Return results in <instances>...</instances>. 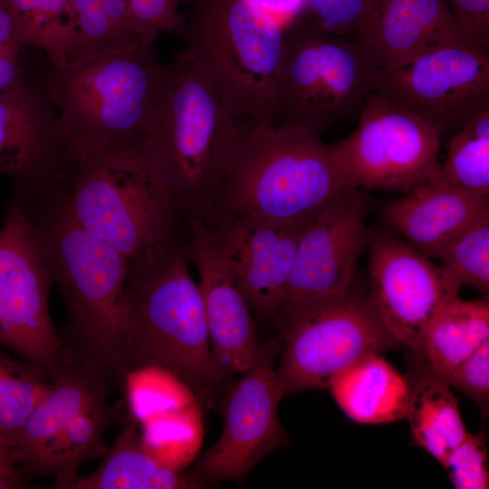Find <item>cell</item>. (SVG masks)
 I'll return each mask as SVG.
<instances>
[{
	"mask_svg": "<svg viewBox=\"0 0 489 489\" xmlns=\"http://www.w3.org/2000/svg\"><path fill=\"white\" fill-rule=\"evenodd\" d=\"M35 232L68 312V334L106 373L126 374L129 262L72 211L58 177L16 182L14 194Z\"/></svg>",
	"mask_w": 489,
	"mask_h": 489,
	"instance_id": "cell-1",
	"label": "cell"
},
{
	"mask_svg": "<svg viewBox=\"0 0 489 489\" xmlns=\"http://www.w3.org/2000/svg\"><path fill=\"white\" fill-rule=\"evenodd\" d=\"M352 189L320 133L273 122L238 126L211 222L231 216L303 227Z\"/></svg>",
	"mask_w": 489,
	"mask_h": 489,
	"instance_id": "cell-2",
	"label": "cell"
},
{
	"mask_svg": "<svg viewBox=\"0 0 489 489\" xmlns=\"http://www.w3.org/2000/svg\"><path fill=\"white\" fill-rule=\"evenodd\" d=\"M235 118L185 50L164 66L144 149L187 224L214 217Z\"/></svg>",
	"mask_w": 489,
	"mask_h": 489,
	"instance_id": "cell-3",
	"label": "cell"
},
{
	"mask_svg": "<svg viewBox=\"0 0 489 489\" xmlns=\"http://www.w3.org/2000/svg\"><path fill=\"white\" fill-rule=\"evenodd\" d=\"M163 72L147 46L52 66L44 91L57 115L60 159L78 161L144 142Z\"/></svg>",
	"mask_w": 489,
	"mask_h": 489,
	"instance_id": "cell-4",
	"label": "cell"
},
{
	"mask_svg": "<svg viewBox=\"0 0 489 489\" xmlns=\"http://www.w3.org/2000/svg\"><path fill=\"white\" fill-rule=\"evenodd\" d=\"M182 240L129 267L125 368L160 369L203 395L223 380Z\"/></svg>",
	"mask_w": 489,
	"mask_h": 489,
	"instance_id": "cell-5",
	"label": "cell"
},
{
	"mask_svg": "<svg viewBox=\"0 0 489 489\" xmlns=\"http://www.w3.org/2000/svg\"><path fill=\"white\" fill-rule=\"evenodd\" d=\"M80 223L132 266L183 238L187 223L152 169L144 142L54 168Z\"/></svg>",
	"mask_w": 489,
	"mask_h": 489,
	"instance_id": "cell-6",
	"label": "cell"
},
{
	"mask_svg": "<svg viewBox=\"0 0 489 489\" xmlns=\"http://www.w3.org/2000/svg\"><path fill=\"white\" fill-rule=\"evenodd\" d=\"M285 29L252 0H198L184 50L236 117L268 124Z\"/></svg>",
	"mask_w": 489,
	"mask_h": 489,
	"instance_id": "cell-7",
	"label": "cell"
},
{
	"mask_svg": "<svg viewBox=\"0 0 489 489\" xmlns=\"http://www.w3.org/2000/svg\"><path fill=\"white\" fill-rule=\"evenodd\" d=\"M380 66L365 47L310 25L285 29L273 115L321 133L358 117Z\"/></svg>",
	"mask_w": 489,
	"mask_h": 489,
	"instance_id": "cell-8",
	"label": "cell"
},
{
	"mask_svg": "<svg viewBox=\"0 0 489 489\" xmlns=\"http://www.w3.org/2000/svg\"><path fill=\"white\" fill-rule=\"evenodd\" d=\"M276 377L283 397L329 388L362 359L399 347L366 297H345L302 312L279 326Z\"/></svg>",
	"mask_w": 489,
	"mask_h": 489,
	"instance_id": "cell-9",
	"label": "cell"
},
{
	"mask_svg": "<svg viewBox=\"0 0 489 489\" xmlns=\"http://www.w3.org/2000/svg\"><path fill=\"white\" fill-rule=\"evenodd\" d=\"M358 118L332 145L352 187L405 194L438 171L440 135L406 108L374 91Z\"/></svg>",
	"mask_w": 489,
	"mask_h": 489,
	"instance_id": "cell-10",
	"label": "cell"
},
{
	"mask_svg": "<svg viewBox=\"0 0 489 489\" xmlns=\"http://www.w3.org/2000/svg\"><path fill=\"white\" fill-rule=\"evenodd\" d=\"M53 284L33 225L14 197L0 229V343L52 376L66 352L49 312Z\"/></svg>",
	"mask_w": 489,
	"mask_h": 489,
	"instance_id": "cell-11",
	"label": "cell"
},
{
	"mask_svg": "<svg viewBox=\"0 0 489 489\" xmlns=\"http://www.w3.org/2000/svg\"><path fill=\"white\" fill-rule=\"evenodd\" d=\"M375 91L437 131L455 132L489 108L488 48L471 42L439 46L392 69H380Z\"/></svg>",
	"mask_w": 489,
	"mask_h": 489,
	"instance_id": "cell-12",
	"label": "cell"
},
{
	"mask_svg": "<svg viewBox=\"0 0 489 489\" xmlns=\"http://www.w3.org/2000/svg\"><path fill=\"white\" fill-rule=\"evenodd\" d=\"M279 335L261 343L258 355L233 388L219 438L188 475L201 487L217 481L243 483L263 459L290 440L278 417L284 398L276 377Z\"/></svg>",
	"mask_w": 489,
	"mask_h": 489,
	"instance_id": "cell-13",
	"label": "cell"
},
{
	"mask_svg": "<svg viewBox=\"0 0 489 489\" xmlns=\"http://www.w3.org/2000/svg\"><path fill=\"white\" fill-rule=\"evenodd\" d=\"M367 191L347 192L302 228L277 326L353 290L359 260L371 236Z\"/></svg>",
	"mask_w": 489,
	"mask_h": 489,
	"instance_id": "cell-14",
	"label": "cell"
},
{
	"mask_svg": "<svg viewBox=\"0 0 489 489\" xmlns=\"http://www.w3.org/2000/svg\"><path fill=\"white\" fill-rule=\"evenodd\" d=\"M368 247L366 298L391 337L416 356L431 321L460 288L387 226L371 231Z\"/></svg>",
	"mask_w": 489,
	"mask_h": 489,
	"instance_id": "cell-15",
	"label": "cell"
},
{
	"mask_svg": "<svg viewBox=\"0 0 489 489\" xmlns=\"http://www.w3.org/2000/svg\"><path fill=\"white\" fill-rule=\"evenodd\" d=\"M254 315L276 324L302 228L223 216L206 225Z\"/></svg>",
	"mask_w": 489,
	"mask_h": 489,
	"instance_id": "cell-16",
	"label": "cell"
},
{
	"mask_svg": "<svg viewBox=\"0 0 489 489\" xmlns=\"http://www.w3.org/2000/svg\"><path fill=\"white\" fill-rule=\"evenodd\" d=\"M182 244L198 275L212 358L224 380L243 374L255 360L261 342L251 308L233 279L216 241L201 220L187 224Z\"/></svg>",
	"mask_w": 489,
	"mask_h": 489,
	"instance_id": "cell-17",
	"label": "cell"
},
{
	"mask_svg": "<svg viewBox=\"0 0 489 489\" xmlns=\"http://www.w3.org/2000/svg\"><path fill=\"white\" fill-rule=\"evenodd\" d=\"M352 34L380 69L398 67L442 45L470 42L446 0H373Z\"/></svg>",
	"mask_w": 489,
	"mask_h": 489,
	"instance_id": "cell-18",
	"label": "cell"
},
{
	"mask_svg": "<svg viewBox=\"0 0 489 489\" xmlns=\"http://www.w3.org/2000/svg\"><path fill=\"white\" fill-rule=\"evenodd\" d=\"M487 212L488 197L452 184L439 169L381 207L387 227L429 258H439L457 235Z\"/></svg>",
	"mask_w": 489,
	"mask_h": 489,
	"instance_id": "cell-19",
	"label": "cell"
},
{
	"mask_svg": "<svg viewBox=\"0 0 489 489\" xmlns=\"http://www.w3.org/2000/svg\"><path fill=\"white\" fill-rule=\"evenodd\" d=\"M66 354L45 392L11 439L17 464L31 474L81 414L107 400V373L82 358Z\"/></svg>",
	"mask_w": 489,
	"mask_h": 489,
	"instance_id": "cell-20",
	"label": "cell"
},
{
	"mask_svg": "<svg viewBox=\"0 0 489 489\" xmlns=\"http://www.w3.org/2000/svg\"><path fill=\"white\" fill-rule=\"evenodd\" d=\"M60 153L56 112L44 90L24 79L0 92V173L21 178Z\"/></svg>",
	"mask_w": 489,
	"mask_h": 489,
	"instance_id": "cell-21",
	"label": "cell"
},
{
	"mask_svg": "<svg viewBox=\"0 0 489 489\" xmlns=\"http://www.w3.org/2000/svg\"><path fill=\"white\" fill-rule=\"evenodd\" d=\"M382 354L358 361L331 384V395L351 420L360 424H385L406 418L409 381Z\"/></svg>",
	"mask_w": 489,
	"mask_h": 489,
	"instance_id": "cell-22",
	"label": "cell"
},
{
	"mask_svg": "<svg viewBox=\"0 0 489 489\" xmlns=\"http://www.w3.org/2000/svg\"><path fill=\"white\" fill-rule=\"evenodd\" d=\"M188 474L157 455L139 434L135 419L121 429L96 470L80 476L71 489L200 488Z\"/></svg>",
	"mask_w": 489,
	"mask_h": 489,
	"instance_id": "cell-23",
	"label": "cell"
},
{
	"mask_svg": "<svg viewBox=\"0 0 489 489\" xmlns=\"http://www.w3.org/2000/svg\"><path fill=\"white\" fill-rule=\"evenodd\" d=\"M488 340V301L457 296L433 319L415 358L418 366L444 379Z\"/></svg>",
	"mask_w": 489,
	"mask_h": 489,
	"instance_id": "cell-24",
	"label": "cell"
},
{
	"mask_svg": "<svg viewBox=\"0 0 489 489\" xmlns=\"http://www.w3.org/2000/svg\"><path fill=\"white\" fill-rule=\"evenodd\" d=\"M409 381L407 418L413 443L440 465L467 434L458 399L442 378L417 366Z\"/></svg>",
	"mask_w": 489,
	"mask_h": 489,
	"instance_id": "cell-25",
	"label": "cell"
},
{
	"mask_svg": "<svg viewBox=\"0 0 489 489\" xmlns=\"http://www.w3.org/2000/svg\"><path fill=\"white\" fill-rule=\"evenodd\" d=\"M71 2L75 19V37L68 65L144 46L137 34L129 0Z\"/></svg>",
	"mask_w": 489,
	"mask_h": 489,
	"instance_id": "cell-26",
	"label": "cell"
},
{
	"mask_svg": "<svg viewBox=\"0 0 489 489\" xmlns=\"http://www.w3.org/2000/svg\"><path fill=\"white\" fill-rule=\"evenodd\" d=\"M22 46L43 51L53 67L70 63L75 37L71 0H2Z\"/></svg>",
	"mask_w": 489,
	"mask_h": 489,
	"instance_id": "cell-27",
	"label": "cell"
},
{
	"mask_svg": "<svg viewBox=\"0 0 489 489\" xmlns=\"http://www.w3.org/2000/svg\"><path fill=\"white\" fill-rule=\"evenodd\" d=\"M441 176L476 195H489V108L453 132L440 163Z\"/></svg>",
	"mask_w": 489,
	"mask_h": 489,
	"instance_id": "cell-28",
	"label": "cell"
},
{
	"mask_svg": "<svg viewBox=\"0 0 489 489\" xmlns=\"http://www.w3.org/2000/svg\"><path fill=\"white\" fill-rule=\"evenodd\" d=\"M37 367L0 351V434L11 442L49 384Z\"/></svg>",
	"mask_w": 489,
	"mask_h": 489,
	"instance_id": "cell-29",
	"label": "cell"
},
{
	"mask_svg": "<svg viewBox=\"0 0 489 489\" xmlns=\"http://www.w3.org/2000/svg\"><path fill=\"white\" fill-rule=\"evenodd\" d=\"M438 259L439 266L456 286H472L488 295L489 212L457 235Z\"/></svg>",
	"mask_w": 489,
	"mask_h": 489,
	"instance_id": "cell-30",
	"label": "cell"
},
{
	"mask_svg": "<svg viewBox=\"0 0 489 489\" xmlns=\"http://www.w3.org/2000/svg\"><path fill=\"white\" fill-rule=\"evenodd\" d=\"M456 489H487L489 470L483 432H467L441 465Z\"/></svg>",
	"mask_w": 489,
	"mask_h": 489,
	"instance_id": "cell-31",
	"label": "cell"
},
{
	"mask_svg": "<svg viewBox=\"0 0 489 489\" xmlns=\"http://www.w3.org/2000/svg\"><path fill=\"white\" fill-rule=\"evenodd\" d=\"M373 0H304L310 25L326 33L345 36L353 33Z\"/></svg>",
	"mask_w": 489,
	"mask_h": 489,
	"instance_id": "cell-32",
	"label": "cell"
},
{
	"mask_svg": "<svg viewBox=\"0 0 489 489\" xmlns=\"http://www.w3.org/2000/svg\"><path fill=\"white\" fill-rule=\"evenodd\" d=\"M479 408L484 417L489 412V340L444 379Z\"/></svg>",
	"mask_w": 489,
	"mask_h": 489,
	"instance_id": "cell-33",
	"label": "cell"
},
{
	"mask_svg": "<svg viewBox=\"0 0 489 489\" xmlns=\"http://www.w3.org/2000/svg\"><path fill=\"white\" fill-rule=\"evenodd\" d=\"M460 29L473 43L489 47V0H446Z\"/></svg>",
	"mask_w": 489,
	"mask_h": 489,
	"instance_id": "cell-34",
	"label": "cell"
},
{
	"mask_svg": "<svg viewBox=\"0 0 489 489\" xmlns=\"http://www.w3.org/2000/svg\"><path fill=\"white\" fill-rule=\"evenodd\" d=\"M22 47L15 39L0 45V92L24 78L20 63Z\"/></svg>",
	"mask_w": 489,
	"mask_h": 489,
	"instance_id": "cell-35",
	"label": "cell"
},
{
	"mask_svg": "<svg viewBox=\"0 0 489 489\" xmlns=\"http://www.w3.org/2000/svg\"><path fill=\"white\" fill-rule=\"evenodd\" d=\"M280 20L286 27L304 12V0H252Z\"/></svg>",
	"mask_w": 489,
	"mask_h": 489,
	"instance_id": "cell-36",
	"label": "cell"
},
{
	"mask_svg": "<svg viewBox=\"0 0 489 489\" xmlns=\"http://www.w3.org/2000/svg\"><path fill=\"white\" fill-rule=\"evenodd\" d=\"M17 462L9 439L0 434V472L17 470Z\"/></svg>",
	"mask_w": 489,
	"mask_h": 489,
	"instance_id": "cell-37",
	"label": "cell"
},
{
	"mask_svg": "<svg viewBox=\"0 0 489 489\" xmlns=\"http://www.w3.org/2000/svg\"><path fill=\"white\" fill-rule=\"evenodd\" d=\"M16 40L13 20L3 1L0 0V45Z\"/></svg>",
	"mask_w": 489,
	"mask_h": 489,
	"instance_id": "cell-38",
	"label": "cell"
},
{
	"mask_svg": "<svg viewBox=\"0 0 489 489\" xmlns=\"http://www.w3.org/2000/svg\"><path fill=\"white\" fill-rule=\"evenodd\" d=\"M24 484L23 477L18 470L0 472V489L18 488Z\"/></svg>",
	"mask_w": 489,
	"mask_h": 489,
	"instance_id": "cell-39",
	"label": "cell"
},
{
	"mask_svg": "<svg viewBox=\"0 0 489 489\" xmlns=\"http://www.w3.org/2000/svg\"><path fill=\"white\" fill-rule=\"evenodd\" d=\"M163 1L167 0H129V6L136 7Z\"/></svg>",
	"mask_w": 489,
	"mask_h": 489,
	"instance_id": "cell-40",
	"label": "cell"
}]
</instances>
